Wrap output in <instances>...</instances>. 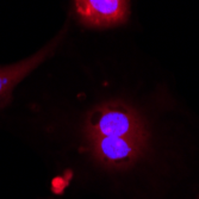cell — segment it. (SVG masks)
Instances as JSON below:
<instances>
[{"label":"cell","mask_w":199,"mask_h":199,"mask_svg":"<svg viewBox=\"0 0 199 199\" xmlns=\"http://www.w3.org/2000/svg\"><path fill=\"white\" fill-rule=\"evenodd\" d=\"M85 136L139 137L149 136L141 115L127 103H103L91 110L84 124Z\"/></svg>","instance_id":"6da1fadb"},{"label":"cell","mask_w":199,"mask_h":199,"mask_svg":"<svg viewBox=\"0 0 199 199\" xmlns=\"http://www.w3.org/2000/svg\"><path fill=\"white\" fill-rule=\"evenodd\" d=\"M148 139L149 136H85L87 152L99 165L111 170H124L133 167L145 154Z\"/></svg>","instance_id":"7a4b0ae2"},{"label":"cell","mask_w":199,"mask_h":199,"mask_svg":"<svg viewBox=\"0 0 199 199\" xmlns=\"http://www.w3.org/2000/svg\"><path fill=\"white\" fill-rule=\"evenodd\" d=\"M80 22L90 28L124 24L130 14L129 0H74Z\"/></svg>","instance_id":"3957f363"},{"label":"cell","mask_w":199,"mask_h":199,"mask_svg":"<svg viewBox=\"0 0 199 199\" xmlns=\"http://www.w3.org/2000/svg\"><path fill=\"white\" fill-rule=\"evenodd\" d=\"M65 32L66 29L32 56L10 66H0V110L11 101L14 87L55 53L65 36Z\"/></svg>","instance_id":"277c9868"},{"label":"cell","mask_w":199,"mask_h":199,"mask_svg":"<svg viewBox=\"0 0 199 199\" xmlns=\"http://www.w3.org/2000/svg\"><path fill=\"white\" fill-rule=\"evenodd\" d=\"M198 199H199V198H198Z\"/></svg>","instance_id":"5b68a950"}]
</instances>
